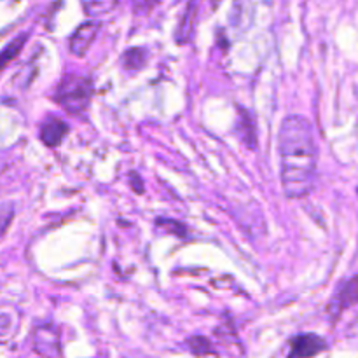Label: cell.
Here are the masks:
<instances>
[{"mask_svg":"<svg viewBox=\"0 0 358 358\" xmlns=\"http://www.w3.org/2000/svg\"><path fill=\"white\" fill-rule=\"evenodd\" d=\"M282 185L290 199L308 196L315 184L317 171V143L313 128L303 115H289L283 119L278 133Z\"/></svg>","mask_w":358,"mask_h":358,"instance_id":"1","label":"cell"},{"mask_svg":"<svg viewBox=\"0 0 358 358\" xmlns=\"http://www.w3.org/2000/svg\"><path fill=\"white\" fill-rule=\"evenodd\" d=\"M93 94V84L87 77L66 76L58 84L55 100L70 114H79L86 110Z\"/></svg>","mask_w":358,"mask_h":358,"instance_id":"2","label":"cell"},{"mask_svg":"<svg viewBox=\"0 0 358 358\" xmlns=\"http://www.w3.org/2000/svg\"><path fill=\"white\" fill-rule=\"evenodd\" d=\"M327 348V343L317 334H301L290 341L289 358H313Z\"/></svg>","mask_w":358,"mask_h":358,"instance_id":"3","label":"cell"},{"mask_svg":"<svg viewBox=\"0 0 358 358\" xmlns=\"http://www.w3.org/2000/svg\"><path fill=\"white\" fill-rule=\"evenodd\" d=\"M35 352L44 358H59L58 332L51 325H42L34 334Z\"/></svg>","mask_w":358,"mask_h":358,"instance_id":"4","label":"cell"},{"mask_svg":"<svg viewBox=\"0 0 358 358\" xmlns=\"http://www.w3.org/2000/svg\"><path fill=\"white\" fill-rule=\"evenodd\" d=\"M100 30V23L98 21H86L84 24H80L73 35L70 37V51L76 56H84L87 52V49L93 44L94 37L98 35Z\"/></svg>","mask_w":358,"mask_h":358,"instance_id":"5","label":"cell"},{"mask_svg":"<svg viewBox=\"0 0 358 358\" xmlns=\"http://www.w3.org/2000/svg\"><path fill=\"white\" fill-rule=\"evenodd\" d=\"M69 133V124L63 122L62 119L52 117L42 124L41 128V140L48 147H58L63 142L65 135Z\"/></svg>","mask_w":358,"mask_h":358,"instance_id":"6","label":"cell"},{"mask_svg":"<svg viewBox=\"0 0 358 358\" xmlns=\"http://www.w3.org/2000/svg\"><path fill=\"white\" fill-rule=\"evenodd\" d=\"M198 9H199V0H191L184 17H182L180 24H178L177 34H175V41H177L178 44H185L187 41H191L192 31H194V27H196V20H198Z\"/></svg>","mask_w":358,"mask_h":358,"instance_id":"7","label":"cell"},{"mask_svg":"<svg viewBox=\"0 0 358 358\" xmlns=\"http://www.w3.org/2000/svg\"><path fill=\"white\" fill-rule=\"evenodd\" d=\"M355 301H357V278H352L348 280V282L343 283L341 289L336 292V297L332 299L329 310H332L336 315H339L343 310L353 306Z\"/></svg>","mask_w":358,"mask_h":358,"instance_id":"8","label":"cell"},{"mask_svg":"<svg viewBox=\"0 0 358 358\" xmlns=\"http://www.w3.org/2000/svg\"><path fill=\"white\" fill-rule=\"evenodd\" d=\"M238 131H240L241 138H243L245 145L250 149H255L257 145V138H255V122L252 119L250 112L240 108V122H238Z\"/></svg>","mask_w":358,"mask_h":358,"instance_id":"9","label":"cell"},{"mask_svg":"<svg viewBox=\"0 0 358 358\" xmlns=\"http://www.w3.org/2000/svg\"><path fill=\"white\" fill-rule=\"evenodd\" d=\"M147 62V52L145 49H128V51L122 55L121 63L126 70H140Z\"/></svg>","mask_w":358,"mask_h":358,"instance_id":"10","label":"cell"},{"mask_svg":"<svg viewBox=\"0 0 358 358\" xmlns=\"http://www.w3.org/2000/svg\"><path fill=\"white\" fill-rule=\"evenodd\" d=\"M27 37L28 35H20V37L14 38V41L7 45V48H3V51L0 52V70L6 69L7 63L13 62V59L20 55L21 48H23L24 42H27Z\"/></svg>","mask_w":358,"mask_h":358,"instance_id":"11","label":"cell"},{"mask_svg":"<svg viewBox=\"0 0 358 358\" xmlns=\"http://www.w3.org/2000/svg\"><path fill=\"white\" fill-rule=\"evenodd\" d=\"M187 346H189V350H191V352L198 357L212 355L213 353L212 343H210L206 338H201V336H194V338L189 339Z\"/></svg>","mask_w":358,"mask_h":358,"instance_id":"12","label":"cell"},{"mask_svg":"<svg viewBox=\"0 0 358 358\" xmlns=\"http://www.w3.org/2000/svg\"><path fill=\"white\" fill-rule=\"evenodd\" d=\"M117 3V0H91L90 3H86V13L98 16V14H103L112 10Z\"/></svg>","mask_w":358,"mask_h":358,"instance_id":"13","label":"cell"},{"mask_svg":"<svg viewBox=\"0 0 358 358\" xmlns=\"http://www.w3.org/2000/svg\"><path fill=\"white\" fill-rule=\"evenodd\" d=\"M13 217H14L13 205H2V206H0V238H2L3 233L7 231L10 220H13Z\"/></svg>","mask_w":358,"mask_h":358,"instance_id":"14","label":"cell"},{"mask_svg":"<svg viewBox=\"0 0 358 358\" xmlns=\"http://www.w3.org/2000/svg\"><path fill=\"white\" fill-rule=\"evenodd\" d=\"M157 226L164 227V229H171V231H173V233H177L178 236H184V234H185V227L182 226L180 222H175V220L157 219Z\"/></svg>","mask_w":358,"mask_h":358,"instance_id":"15","label":"cell"}]
</instances>
